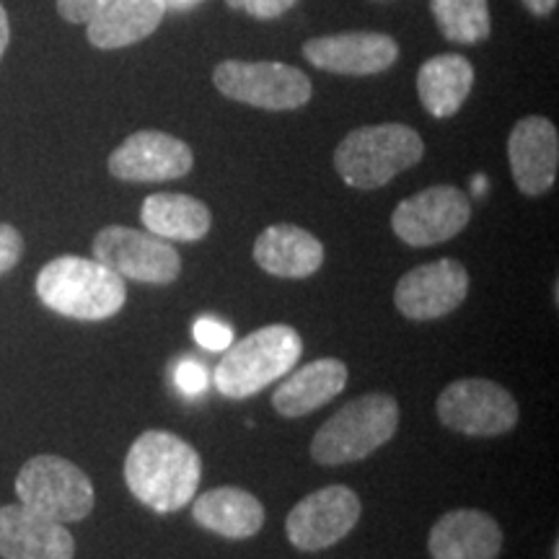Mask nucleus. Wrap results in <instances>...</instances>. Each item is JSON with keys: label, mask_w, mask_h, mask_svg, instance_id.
<instances>
[{"label": "nucleus", "mask_w": 559, "mask_h": 559, "mask_svg": "<svg viewBox=\"0 0 559 559\" xmlns=\"http://www.w3.org/2000/svg\"><path fill=\"white\" fill-rule=\"evenodd\" d=\"M202 477L200 453L166 430L143 432L124 459V481L145 508L177 513L194 500Z\"/></svg>", "instance_id": "obj_1"}, {"label": "nucleus", "mask_w": 559, "mask_h": 559, "mask_svg": "<svg viewBox=\"0 0 559 559\" xmlns=\"http://www.w3.org/2000/svg\"><path fill=\"white\" fill-rule=\"evenodd\" d=\"M37 296L47 309L66 319L104 321L128 300V285L94 257H58L37 275Z\"/></svg>", "instance_id": "obj_2"}, {"label": "nucleus", "mask_w": 559, "mask_h": 559, "mask_svg": "<svg viewBox=\"0 0 559 559\" xmlns=\"http://www.w3.org/2000/svg\"><path fill=\"white\" fill-rule=\"evenodd\" d=\"M423 156V138L409 124H366L342 138L334 151V169L347 187L370 192L386 187L396 174L419 164Z\"/></svg>", "instance_id": "obj_3"}, {"label": "nucleus", "mask_w": 559, "mask_h": 559, "mask_svg": "<svg viewBox=\"0 0 559 559\" xmlns=\"http://www.w3.org/2000/svg\"><path fill=\"white\" fill-rule=\"evenodd\" d=\"M304 355V340L288 324H270L230 342L213 383L226 400H247L298 366Z\"/></svg>", "instance_id": "obj_4"}, {"label": "nucleus", "mask_w": 559, "mask_h": 559, "mask_svg": "<svg viewBox=\"0 0 559 559\" xmlns=\"http://www.w3.org/2000/svg\"><path fill=\"white\" fill-rule=\"evenodd\" d=\"M400 402L389 394H366L347 402L326 419L311 440L313 461L342 466L362 461L386 445L400 428Z\"/></svg>", "instance_id": "obj_5"}, {"label": "nucleus", "mask_w": 559, "mask_h": 559, "mask_svg": "<svg viewBox=\"0 0 559 559\" xmlns=\"http://www.w3.org/2000/svg\"><path fill=\"white\" fill-rule=\"evenodd\" d=\"M21 506L58 523L83 521L94 510V485L73 461L60 456H34L16 477Z\"/></svg>", "instance_id": "obj_6"}, {"label": "nucleus", "mask_w": 559, "mask_h": 559, "mask_svg": "<svg viewBox=\"0 0 559 559\" xmlns=\"http://www.w3.org/2000/svg\"><path fill=\"white\" fill-rule=\"evenodd\" d=\"M213 83L228 99L267 111H293L311 102V79L300 68L275 60H223Z\"/></svg>", "instance_id": "obj_7"}, {"label": "nucleus", "mask_w": 559, "mask_h": 559, "mask_svg": "<svg viewBox=\"0 0 559 559\" xmlns=\"http://www.w3.org/2000/svg\"><path fill=\"white\" fill-rule=\"evenodd\" d=\"M436 409L445 428L464 436H502L519 423V402L506 386L489 379L453 381L440 391Z\"/></svg>", "instance_id": "obj_8"}, {"label": "nucleus", "mask_w": 559, "mask_h": 559, "mask_svg": "<svg viewBox=\"0 0 559 559\" xmlns=\"http://www.w3.org/2000/svg\"><path fill=\"white\" fill-rule=\"evenodd\" d=\"M94 260L122 280L148 285H169L179 277L181 257L169 241L148 230L128 226H107L94 239Z\"/></svg>", "instance_id": "obj_9"}, {"label": "nucleus", "mask_w": 559, "mask_h": 559, "mask_svg": "<svg viewBox=\"0 0 559 559\" xmlns=\"http://www.w3.org/2000/svg\"><path fill=\"white\" fill-rule=\"evenodd\" d=\"M472 221V202L453 185H436L396 205L391 228L407 247H436L451 241Z\"/></svg>", "instance_id": "obj_10"}, {"label": "nucleus", "mask_w": 559, "mask_h": 559, "mask_svg": "<svg viewBox=\"0 0 559 559\" xmlns=\"http://www.w3.org/2000/svg\"><path fill=\"white\" fill-rule=\"evenodd\" d=\"M362 502L345 485L321 487L288 513L285 534L300 551H321L340 544L360 521Z\"/></svg>", "instance_id": "obj_11"}, {"label": "nucleus", "mask_w": 559, "mask_h": 559, "mask_svg": "<svg viewBox=\"0 0 559 559\" xmlns=\"http://www.w3.org/2000/svg\"><path fill=\"white\" fill-rule=\"evenodd\" d=\"M194 166V153L185 140L160 130H140L117 145L109 156V174L120 181L151 185L187 177Z\"/></svg>", "instance_id": "obj_12"}, {"label": "nucleus", "mask_w": 559, "mask_h": 559, "mask_svg": "<svg viewBox=\"0 0 559 559\" xmlns=\"http://www.w3.org/2000/svg\"><path fill=\"white\" fill-rule=\"evenodd\" d=\"M469 293V272L459 260L419 264L402 275L394 290L400 313L412 321H432L456 311Z\"/></svg>", "instance_id": "obj_13"}, {"label": "nucleus", "mask_w": 559, "mask_h": 559, "mask_svg": "<svg viewBox=\"0 0 559 559\" xmlns=\"http://www.w3.org/2000/svg\"><path fill=\"white\" fill-rule=\"evenodd\" d=\"M304 58L326 73L376 75L400 60V45L381 32H342L306 41Z\"/></svg>", "instance_id": "obj_14"}, {"label": "nucleus", "mask_w": 559, "mask_h": 559, "mask_svg": "<svg viewBox=\"0 0 559 559\" xmlns=\"http://www.w3.org/2000/svg\"><path fill=\"white\" fill-rule=\"evenodd\" d=\"M508 160L515 187L526 198H539L557 181L559 135L547 117H523L508 138Z\"/></svg>", "instance_id": "obj_15"}, {"label": "nucleus", "mask_w": 559, "mask_h": 559, "mask_svg": "<svg viewBox=\"0 0 559 559\" xmlns=\"http://www.w3.org/2000/svg\"><path fill=\"white\" fill-rule=\"evenodd\" d=\"M0 557L73 559L75 542L66 523L45 519L19 502L0 508Z\"/></svg>", "instance_id": "obj_16"}, {"label": "nucleus", "mask_w": 559, "mask_h": 559, "mask_svg": "<svg viewBox=\"0 0 559 559\" xmlns=\"http://www.w3.org/2000/svg\"><path fill=\"white\" fill-rule=\"evenodd\" d=\"M428 549L432 559H495L502 549V528L485 510L459 508L440 515Z\"/></svg>", "instance_id": "obj_17"}, {"label": "nucleus", "mask_w": 559, "mask_h": 559, "mask_svg": "<svg viewBox=\"0 0 559 559\" xmlns=\"http://www.w3.org/2000/svg\"><path fill=\"white\" fill-rule=\"evenodd\" d=\"M254 262L275 277L304 280L324 264V243L306 228L277 223L264 228L254 241Z\"/></svg>", "instance_id": "obj_18"}, {"label": "nucleus", "mask_w": 559, "mask_h": 559, "mask_svg": "<svg viewBox=\"0 0 559 559\" xmlns=\"http://www.w3.org/2000/svg\"><path fill=\"white\" fill-rule=\"evenodd\" d=\"M347 386V366L337 358H319L300 366L272 394V407L283 417H304L330 404Z\"/></svg>", "instance_id": "obj_19"}, {"label": "nucleus", "mask_w": 559, "mask_h": 559, "mask_svg": "<svg viewBox=\"0 0 559 559\" xmlns=\"http://www.w3.org/2000/svg\"><path fill=\"white\" fill-rule=\"evenodd\" d=\"M164 16V0H109L86 24V37L96 50H122L151 37Z\"/></svg>", "instance_id": "obj_20"}, {"label": "nucleus", "mask_w": 559, "mask_h": 559, "mask_svg": "<svg viewBox=\"0 0 559 559\" xmlns=\"http://www.w3.org/2000/svg\"><path fill=\"white\" fill-rule=\"evenodd\" d=\"M192 519L223 539H249L264 526V508L241 487H215L194 495Z\"/></svg>", "instance_id": "obj_21"}, {"label": "nucleus", "mask_w": 559, "mask_h": 559, "mask_svg": "<svg viewBox=\"0 0 559 559\" xmlns=\"http://www.w3.org/2000/svg\"><path fill=\"white\" fill-rule=\"evenodd\" d=\"M474 86V68L464 55L443 52L417 70V96L428 115L449 120L464 107Z\"/></svg>", "instance_id": "obj_22"}, {"label": "nucleus", "mask_w": 559, "mask_h": 559, "mask_svg": "<svg viewBox=\"0 0 559 559\" xmlns=\"http://www.w3.org/2000/svg\"><path fill=\"white\" fill-rule=\"evenodd\" d=\"M140 221L148 234L164 241H200L213 226V213L205 202L192 194L156 192L143 200Z\"/></svg>", "instance_id": "obj_23"}, {"label": "nucleus", "mask_w": 559, "mask_h": 559, "mask_svg": "<svg viewBox=\"0 0 559 559\" xmlns=\"http://www.w3.org/2000/svg\"><path fill=\"white\" fill-rule=\"evenodd\" d=\"M440 34L453 45H479L492 32L487 0H430Z\"/></svg>", "instance_id": "obj_24"}, {"label": "nucleus", "mask_w": 559, "mask_h": 559, "mask_svg": "<svg viewBox=\"0 0 559 559\" xmlns=\"http://www.w3.org/2000/svg\"><path fill=\"white\" fill-rule=\"evenodd\" d=\"M194 340H198L200 347L210 349V353H226L234 342V330L228 324H223L218 319L202 317L194 321Z\"/></svg>", "instance_id": "obj_25"}, {"label": "nucleus", "mask_w": 559, "mask_h": 559, "mask_svg": "<svg viewBox=\"0 0 559 559\" xmlns=\"http://www.w3.org/2000/svg\"><path fill=\"white\" fill-rule=\"evenodd\" d=\"M298 0H226L228 9L234 11H243L249 13L251 19L260 21H275L280 16H285Z\"/></svg>", "instance_id": "obj_26"}, {"label": "nucleus", "mask_w": 559, "mask_h": 559, "mask_svg": "<svg viewBox=\"0 0 559 559\" xmlns=\"http://www.w3.org/2000/svg\"><path fill=\"white\" fill-rule=\"evenodd\" d=\"M207 370L198 360H181L174 368V383L185 396H198L207 389Z\"/></svg>", "instance_id": "obj_27"}, {"label": "nucleus", "mask_w": 559, "mask_h": 559, "mask_svg": "<svg viewBox=\"0 0 559 559\" xmlns=\"http://www.w3.org/2000/svg\"><path fill=\"white\" fill-rule=\"evenodd\" d=\"M21 254H24V239L9 223H0V275L16 267Z\"/></svg>", "instance_id": "obj_28"}, {"label": "nucleus", "mask_w": 559, "mask_h": 559, "mask_svg": "<svg viewBox=\"0 0 559 559\" xmlns=\"http://www.w3.org/2000/svg\"><path fill=\"white\" fill-rule=\"evenodd\" d=\"M58 13L68 24H88L91 19L99 16L109 0H55Z\"/></svg>", "instance_id": "obj_29"}, {"label": "nucleus", "mask_w": 559, "mask_h": 559, "mask_svg": "<svg viewBox=\"0 0 559 559\" xmlns=\"http://www.w3.org/2000/svg\"><path fill=\"white\" fill-rule=\"evenodd\" d=\"M521 3L534 16H549V13H555L559 0H521Z\"/></svg>", "instance_id": "obj_30"}, {"label": "nucleus", "mask_w": 559, "mask_h": 559, "mask_svg": "<svg viewBox=\"0 0 559 559\" xmlns=\"http://www.w3.org/2000/svg\"><path fill=\"white\" fill-rule=\"evenodd\" d=\"M9 41H11V21H9V13L3 9V3H0V60H3L5 50H9Z\"/></svg>", "instance_id": "obj_31"}, {"label": "nucleus", "mask_w": 559, "mask_h": 559, "mask_svg": "<svg viewBox=\"0 0 559 559\" xmlns=\"http://www.w3.org/2000/svg\"><path fill=\"white\" fill-rule=\"evenodd\" d=\"M164 3H166V11L187 13V11L198 9V5L205 3V0H164Z\"/></svg>", "instance_id": "obj_32"}, {"label": "nucleus", "mask_w": 559, "mask_h": 559, "mask_svg": "<svg viewBox=\"0 0 559 559\" xmlns=\"http://www.w3.org/2000/svg\"><path fill=\"white\" fill-rule=\"evenodd\" d=\"M485 187H487V179H485V177H477V179H474V194H481V192H485Z\"/></svg>", "instance_id": "obj_33"}, {"label": "nucleus", "mask_w": 559, "mask_h": 559, "mask_svg": "<svg viewBox=\"0 0 559 559\" xmlns=\"http://www.w3.org/2000/svg\"><path fill=\"white\" fill-rule=\"evenodd\" d=\"M555 559H559V557H557V549H555Z\"/></svg>", "instance_id": "obj_34"}]
</instances>
